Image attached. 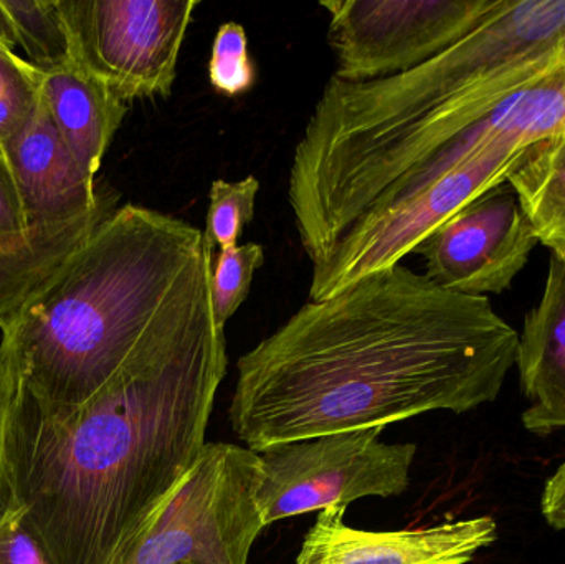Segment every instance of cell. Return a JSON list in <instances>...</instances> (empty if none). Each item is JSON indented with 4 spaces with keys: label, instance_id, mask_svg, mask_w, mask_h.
<instances>
[{
    "label": "cell",
    "instance_id": "ffe728a7",
    "mask_svg": "<svg viewBox=\"0 0 565 564\" xmlns=\"http://www.w3.org/2000/svg\"><path fill=\"white\" fill-rule=\"evenodd\" d=\"M40 70L0 43V146L19 132L39 105Z\"/></svg>",
    "mask_w": 565,
    "mask_h": 564
},
{
    "label": "cell",
    "instance_id": "6da1fadb",
    "mask_svg": "<svg viewBox=\"0 0 565 564\" xmlns=\"http://www.w3.org/2000/svg\"><path fill=\"white\" fill-rule=\"evenodd\" d=\"M518 340L490 298L447 290L398 264L308 301L245 353L232 429L260 454L431 411L468 413L500 396Z\"/></svg>",
    "mask_w": 565,
    "mask_h": 564
},
{
    "label": "cell",
    "instance_id": "9a60e30c",
    "mask_svg": "<svg viewBox=\"0 0 565 564\" xmlns=\"http://www.w3.org/2000/svg\"><path fill=\"white\" fill-rule=\"evenodd\" d=\"M540 244L565 258V128L537 142L508 178Z\"/></svg>",
    "mask_w": 565,
    "mask_h": 564
},
{
    "label": "cell",
    "instance_id": "8fae6325",
    "mask_svg": "<svg viewBox=\"0 0 565 564\" xmlns=\"http://www.w3.org/2000/svg\"><path fill=\"white\" fill-rule=\"evenodd\" d=\"M29 227L73 221L95 211L109 189L83 172L40 95L25 125L3 145Z\"/></svg>",
    "mask_w": 565,
    "mask_h": 564
},
{
    "label": "cell",
    "instance_id": "ac0fdd59",
    "mask_svg": "<svg viewBox=\"0 0 565 564\" xmlns=\"http://www.w3.org/2000/svg\"><path fill=\"white\" fill-rule=\"evenodd\" d=\"M258 192L260 181L255 175L234 182L224 179L212 182L204 231L212 252L237 247L242 232L254 221Z\"/></svg>",
    "mask_w": 565,
    "mask_h": 564
},
{
    "label": "cell",
    "instance_id": "7a4b0ae2",
    "mask_svg": "<svg viewBox=\"0 0 565 564\" xmlns=\"http://www.w3.org/2000/svg\"><path fill=\"white\" fill-rule=\"evenodd\" d=\"M227 373L211 285L85 403L26 411L15 502L52 564H113L205 446Z\"/></svg>",
    "mask_w": 565,
    "mask_h": 564
},
{
    "label": "cell",
    "instance_id": "d6986e66",
    "mask_svg": "<svg viewBox=\"0 0 565 564\" xmlns=\"http://www.w3.org/2000/svg\"><path fill=\"white\" fill-rule=\"evenodd\" d=\"M264 262L265 251L257 242L218 252L211 277L212 304L218 327L225 330L227 321L247 300L255 272Z\"/></svg>",
    "mask_w": 565,
    "mask_h": 564
},
{
    "label": "cell",
    "instance_id": "e0dca14e",
    "mask_svg": "<svg viewBox=\"0 0 565 564\" xmlns=\"http://www.w3.org/2000/svg\"><path fill=\"white\" fill-rule=\"evenodd\" d=\"M2 6L32 65L50 70L72 62V46L58 0H2Z\"/></svg>",
    "mask_w": 565,
    "mask_h": 564
},
{
    "label": "cell",
    "instance_id": "44dd1931",
    "mask_svg": "<svg viewBox=\"0 0 565 564\" xmlns=\"http://www.w3.org/2000/svg\"><path fill=\"white\" fill-rule=\"evenodd\" d=\"M209 79L215 92L235 98L254 88L257 68L248 52L244 25L225 22L218 26L209 60Z\"/></svg>",
    "mask_w": 565,
    "mask_h": 564
},
{
    "label": "cell",
    "instance_id": "603a6c76",
    "mask_svg": "<svg viewBox=\"0 0 565 564\" xmlns=\"http://www.w3.org/2000/svg\"><path fill=\"white\" fill-rule=\"evenodd\" d=\"M30 231L19 188L6 151L0 146V237H13Z\"/></svg>",
    "mask_w": 565,
    "mask_h": 564
},
{
    "label": "cell",
    "instance_id": "30bf717a",
    "mask_svg": "<svg viewBox=\"0 0 565 564\" xmlns=\"http://www.w3.org/2000/svg\"><path fill=\"white\" fill-rule=\"evenodd\" d=\"M344 507L319 512L295 564H467L493 545L491 517L402 532H365L344 523Z\"/></svg>",
    "mask_w": 565,
    "mask_h": 564
},
{
    "label": "cell",
    "instance_id": "5bb4252c",
    "mask_svg": "<svg viewBox=\"0 0 565 564\" xmlns=\"http://www.w3.org/2000/svg\"><path fill=\"white\" fill-rule=\"evenodd\" d=\"M109 191L98 209L60 224L33 227L25 234L0 237V321L15 313L116 211Z\"/></svg>",
    "mask_w": 565,
    "mask_h": 564
},
{
    "label": "cell",
    "instance_id": "5b68a950",
    "mask_svg": "<svg viewBox=\"0 0 565 564\" xmlns=\"http://www.w3.org/2000/svg\"><path fill=\"white\" fill-rule=\"evenodd\" d=\"M384 427L341 430L260 453L257 500L265 529L365 497H398L411 486L415 444H385Z\"/></svg>",
    "mask_w": 565,
    "mask_h": 564
},
{
    "label": "cell",
    "instance_id": "52a82bcc",
    "mask_svg": "<svg viewBox=\"0 0 565 564\" xmlns=\"http://www.w3.org/2000/svg\"><path fill=\"white\" fill-rule=\"evenodd\" d=\"M500 0H324L338 78L371 82L430 62L477 29Z\"/></svg>",
    "mask_w": 565,
    "mask_h": 564
},
{
    "label": "cell",
    "instance_id": "3957f363",
    "mask_svg": "<svg viewBox=\"0 0 565 564\" xmlns=\"http://www.w3.org/2000/svg\"><path fill=\"white\" fill-rule=\"evenodd\" d=\"M211 277L204 231L142 205L116 209L0 321L19 348L32 411L52 413L95 396Z\"/></svg>",
    "mask_w": 565,
    "mask_h": 564
},
{
    "label": "cell",
    "instance_id": "484cf974",
    "mask_svg": "<svg viewBox=\"0 0 565 564\" xmlns=\"http://www.w3.org/2000/svg\"><path fill=\"white\" fill-rule=\"evenodd\" d=\"M181 564H192V563H181Z\"/></svg>",
    "mask_w": 565,
    "mask_h": 564
},
{
    "label": "cell",
    "instance_id": "cb8c5ba5",
    "mask_svg": "<svg viewBox=\"0 0 565 564\" xmlns=\"http://www.w3.org/2000/svg\"><path fill=\"white\" fill-rule=\"evenodd\" d=\"M541 512L550 526L565 532V462L544 487Z\"/></svg>",
    "mask_w": 565,
    "mask_h": 564
},
{
    "label": "cell",
    "instance_id": "277c9868",
    "mask_svg": "<svg viewBox=\"0 0 565 564\" xmlns=\"http://www.w3.org/2000/svg\"><path fill=\"white\" fill-rule=\"evenodd\" d=\"M260 454L209 443L174 492L113 564H248L264 532Z\"/></svg>",
    "mask_w": 565,
    "mask_h": 564
},
{
    "label": "cell",
    "instance_id": "8992f818",
    "mask_svg": "<svg viewBox=\"0 0 565 564\" xmlns=\"http://www.w3.org/2000/svg\"><path fill=\"white\" fill-rule=\"evenodd\" d=\"M199 0H58L72 62L122 102L169 96Z\"/></svg>",
    "mask_w": 565,
    "mask_h": 564
},
{
    "label": "cell",
    "instance_id": "9c48e42d",
    "mask_svg": "<svg viewBox=\"0 0 565 564\" xmlns=\"http://www.w3.org/2000/svg\"><path fill=\"white\" fill-rule=\"evenodd\" d=\"M536 231L510 182L451 215L417 248L425 277L470 297L500 295L516 280L536 245Z\"/></svg>",
    "mask_w": 565,
    "mask_h": 564
},
{
    "label": "cell",
    "instance_id": "7c38bea8",
    "mask_svg": "<svg viewBox=\"0 0 565 564\" xmlns=\"http://www.w3.org/2000/svg\"><path fill=\"white\" fill-rule=\"evenodd\" d=\"M516 366L526 430L546 436L565 429V258L557 255L551 254L540 304L524 318Z\"/></svg>",
    "mask_w": 565,
    "mask_h": 564
},
{
    "label": "cell",
    "instance_id": "2e32d148",
    "mask_svg": "<svg viewBox=\"0 0 565 564\" xmlns=\"http://www.w3.org/2000/svg\"><path fill=\"white\" fill-rule=\"evenodd\" d=\"M25 368L12 338L0 341V520L15 502L17 462L29 411Z\"/></svg>",
    "mask_w": 565,
    "mask_h": 564
},
{
    "label": "cell",
    "instance_id": "4fadbf2b",
    "mask_svg": "<svg viewBox=\"0 0 565 564\" xmlns=\"http://www.w3.org/2000/svg\"><path fill=\"white\" fill-rule=\"evenodd\" d=\"M39 85L63 141L83 172L96 181L103 158L128 113V103L75 62L40 70Z\"/></svg>",
    "mask_w": 565,
    "mask_h": 564
},
{
    "label": "cell",
    "instance_id": "7402d4cb",
    "mask_svg": "<svg viewBox=\"0 0 565 564\" xmlns=\"http://www.w3.org/2000/svg\"><path fill=\"white\" fill-rule=\"evenodd\" d=\"M0 564H52L15 506L0 520Z\"/></svg>",
    "mask_w": 565,
    "mask_h": 564
},
{
    "label": "cell",
    "instance_id": "d4e9b609",
    "mask_svg": "<svg viewBox=\"0 0 565 564\" xmlns=\"http://www.w3.org/2000/svg\"><path fill=\"white\" fill-rule=\"evenodd\" d=\"M0 43L10 50H13L19 45L15 26H13L12 19H10L7 10L3 9L2 0H0Z\"/></svg>",
    "mask_w": 565,
    "mask_h": 564
},
{
    "label": "cell",
    "instance_id": "ba28073f",
    "mask_svg": "<svg viewBox=\"0 0 565 564\" xmlns=\"http://www.w3.org/2000/svg\"><path fill=\"white\" fill-rule=\"evenodd\" d=\"M530 149L516 142H491L401 207L352 232L311 268L309 301L326 300L367 275L402 264L451 215L507 182Z\"/></svg>",
    "mask_w": 565,
    "mask_h": 564
}]
</instances>
